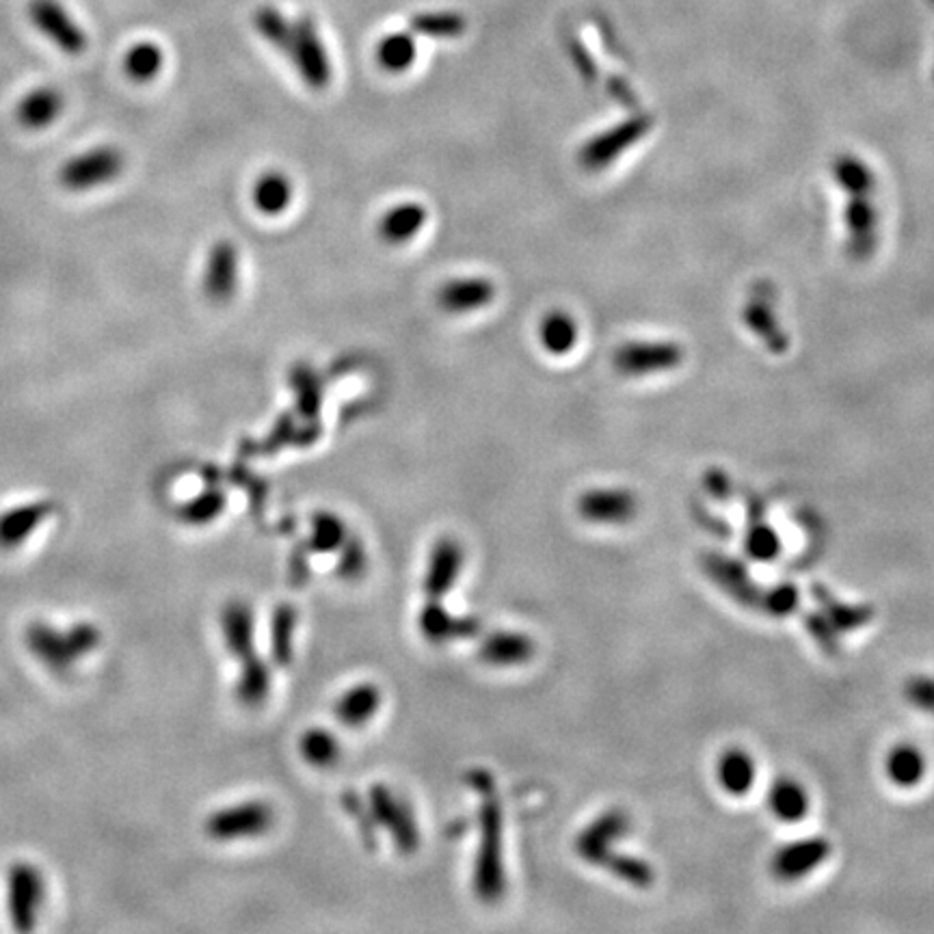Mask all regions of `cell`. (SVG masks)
<instances>
[{
  "mask_svg": "<svg viewBox=\"0 0 934 934\" xmlns=\"http://www.w3.org/2000/svg\"><path fill=\"white\" fill-rule=\"evenodd\" d=\"M420 632L428 643L443 645L448 641L468 638L478 634L481 623L474 616H457L430 599L420 612Z\"/></svg>",
  "mask_w": 934,
  "mask_h": 934,
  "instance_id": "cell-13",
  "label": "cell"
},
{
  "mask_svg": "<svg viewBox=\"0 0 934 934\" xmlns=\"http://www.w3.org/2000/svg\"><path fill=\"white\" fill-rule=\"evenodd\" d=\"M50 510L48 505H31L22 509L11 510L0 519V541L2 543H15L22 539L33 526L39 523V519Z\"/></svg>",
  "mask_w": 934,
  "mask_h": 934,
  "instance_id": "cell-31",
  "label": "cell"
},
{
  "mask_svg": "<svg viewBox=\"0 0 934 934\" xmlns=\"http://www.w3.org/2000/svg\"><path fill=\"white\" fill-rule=\"evenodd\" d=\"M578 334L580 332L576 319L563 310L550 312L539 327V341L552 355H567L569 350H574Z\"/></svg>",
  "mask_w": 934,
  "mask_h": 934,
  "instance_id": "cell-24",
  "label": "cell"
},
{
  "mask_svg": "<svg viewBox=\"0 0 934 934\" xmlns=\"http://www.w3.org/2000/svg\"><path fill=\"white\" fill-rule=\"evenodd\" d=\"M273 809L266 803H241L217 811L208 822L206 831L212 840L232 842L264 835L273 827Z\"/></svg>",
  "mask_w": 934,
  "mask_h": 934,
  "instance_id": "cell-5",
  "label": "cell"
},
{
  "mask_svg": "<svg viewBox=\"0 0 934 934\" xmlns=\"http://www.w3.org/2000/svg\"><path fill=\"white\" fill-rule=\"evenodd\" d=\"M348 530L338 515L316 512L312 519L310 545L314 552H336L346 543Z\"/></svg>",
  "mask_w": 934,
  "mask_h": 934,
  "instance_id": "cell-30",
  "label": "cell"
},
{
  "mask_svg": "<svg viewBox=\"0 0 934 934\" xmlns=\"http://www.w3.org/2000/svg\"><path fill=\"white\" fill-rule=\"evenodd\" d=\"M747 545H749L751 556H753V558H758V561H772V558L781 552V543H779V539H776V537H774V532H772V530H768L765 526L756 528V530L749 534Z\"/></svg>",
  "mask_w": 934,
  "mask_h": 934,
  "instance_id": "cell-34",
  "label": "cell"
},
{
  "mask_svg": "<svg viewBox=\"0 0 934 934\" xmlns=\"http://www.w3.org/2000/svg\"><path fill=\"white\" fill-rule=\"evenodd\" d=\"M301 756L308 764L330 768L341 760V742L327 729H310L301 738Z\"/></svg>",
  "mask_w": 934,
  "mask_h": 934,
  "instance_id": "cell-29",
  "label": "cell"
},
{
  "mask_svg": "<svg viewBox=\"0 0 934 934\" xmlns=\"http://www.w3.org/2000/svg\"><path fill=\"white\" fill-rule=\"evenodd\" d=\"M204 295L212 303H228L239 290V250L232 241H217L206 255Z\"/></svg>",
  "mask_w": 934,
  "mask_h": 934,
  "instance_id": "cell-8",
  "label": "cell"
},
{
  "mask_svg": "<svg viewBox=\"0 0 934 934\" xmlns=\"http://www.w3.org/2000/svg\"><path fill=\"white\" fill-rule=\"evenodd\" d=\"M418 57L414 33H390L374 46L377 66L388 74H405Z\"/></svg>",
  "mask_w": 934,
  "mask_h": 934,
  "instance_id": "cell-21",
  "label": "cell"
},
{
  "mask_svg": "<svg viewBox=\"0 0 934 934\" xmlns=\"http://www.w3.org/2000/svg\"><path fill=\"white\" fill-rule=\"evenodd\" d=\"M297 630V610L290 603H281L273 612V625H270V652L273 660L279 667H288L292 662V636Z\"/></svg>",
  "mask_w": 934,
  "mask_h": 934,
  "instance_id": "cell-28",
  "label": "cell"
},
{
  "mask_svg": "<svg viewBox=\"0 0 934 934\" xmlns=\"http://www.w3.org/2000/svg\"><path fill=\"white\" fill-rule=\"evenodd\" d=\"M342 547L344 550H342L338 574H341L342 578H348V580L359 578L364 574V569H366V552H364L361 543L355 541V539H350V541L346 539V543Z\"/></svg>",
  "mask_w": 934,
  "mask_h": 934,
  "instance_id": "cell-33",
  "label": "cell"
},
{
  "mask_svg": "<svg viewBox=\"0 0 934 934\" xmlns=\"http://www.w3.org/2000/svg\"><path fill=\"white\" fill-rule=\"evenodd\" d=\"M463 567V550L454 539H441L435 543L428 561L425 593L428 599H441L450 593Z\"/></svg>",
  "mask_w": 934,
  "mask_h": 934,
  "instance_id": "cell-12",
  "label": "cell"
},
{
  "mask_svg": "<svg viewBox=\"0 0 934 934\" xmlns=\"http://www.w3.org/2000/svg\"><path fill=\"white\" fill-rule=\"evenodd\" d=\"M223 509H226V496L219 489H206L204 494H199L197 498L188 500L180 509V517L186 523L204 526V523H210L212 519H217L223 512Z\"/></svg>",
  "mask_w": 934,
  "mask_h": 934,
  "instance_id": "cell-32",
  "label": "cell"
},
{
  "mask_svg": "<svg viewBox=\"0 0 934 934\" xmlns=\"http://www.w3.org/2000/svg\"><path fill=\"white\" fill-rule=\"evenodd\" d=\"M381 690L374 683H359L346 690L336 703V716L342 725L346 727H361L366 725L381 705Z\"/></svg>",
  "mask_w": 934,
  "mask_h": 934,
  "instance_id": "cell-20",
  "label": "cell"
},
{
  "mask_svg": "<svg viewBox=\"0 0 934 934\" xmlns=\"http://www.w3.org/2000/svg\"><path fill=\"white\" fill-rule=\"evenodd\" d=\"M64 111V95L55 87H39L26 93L18 104V122L28 130H42L55 124Z\"/></svg>",
  "mask_w": 934,
  "mask_h": 934,
  "instance_id": "cell-17",
  "label": "cell"
},
{
  "mask_svg": "<svg viewBox=\"0 0 934 934\" xmlns=\"http://www.w3.org/2000/svg\"><path fill=\"white\" fill-rule=\"evenodd\" d=\"M578 510L587 521L614 526L634 517L636 500L625 489H595L580 498Z\"/></svg>",
  "mask_w": 934,
  "mask_h": 934,
  "instance_id": "cell-14",
  "label": "cell"
},
{
  "mask_svg": "<svg viewBox=\"0 0 934 934\" xmlns=\"http://www.w3.org/2000/svg\"><path fill=\"white\" fill-rule=\"evenodd\" d=\"M623 829H625V818L621 814L610 811L601 816L578 838V852L583 854V858L601 865L608 856L610 844L621 835Z\"/></svg>",
  "mask_w": 934,
  "mask_h": 934,
  "instance_id": "cell-22",
  "label": "cell"
},
{
  "mask_svg": "<svg viewBox=\"0 0 934 934\" xmlns=\"http://www.w3.org/2000/svg\"><path fill=\"white\" fill-rule=\"evenodd\" d=\"M414 33L430 39H457L465 33L468 20L457 11H426L410 20Z\"/></svg>",
  "mask_w": 934,
  "mask_h": 934,
  "instance_id": "cell-26",
  "label": "cell"
},
{
  "mask_svg": "<svg viewBox=\"0 0 934 934\" xmlns=\"http://www.w3.org/2000/svg\"><path fill=\"white\" fill-rule=\"evenodd\" d=\"M295 390H297V394H299V407H301V412H305L308 416H314L316 414V410H319V405H321V392H319V385H316V381L310 377V372L305 374V377H301V370H297L295 372Z\"/></svg>",
  "mask_w": 934,
  "mask_h": 934,
  "instance_id": "cell-35",
  "label": "cell"
},
{
  "mask_svg": "<svg viewBox=\"0 0 934 934\" xmlns=\"http://www.w3.org/2000/svg\"><path fill=\"white\" fill-rule=\"evenodd\" d=\"M470 783L483 798L481 805V846L474 869V891L483 902H498L507 889L505 876V816L496 796V785L489 772L474 770Z\"/></svg>",
  "mask_w": 934,
  "mask_h": 934,
  "instance_id": "cell-2",
  "label": "cell"
},
{
  "mask_svg": "<svg viewBox=\"0 0 934 934\" xmlns=\"http://www.w3.org/2000/svg\"><path fill=\"white\" fill-rule=\"evenodd\" d=\"M532 638L519 632H494L478 647V658L492 667L526 665L532 660Z\"/></svg>",
  "mask_w": 934,
  "mask_h": 934,
  "instance_id": "cell-15",
  "label": "cell"
},
{
  "mask_svg": "<svg viewBox=\"0 0 934 934\" xmlns=\"http://www.w3.org/2000/svg\"><path fill=\"white\" fill-rule=\"evenodd\" d=\"M11 911H13V920L15 924L22 929V920H28L31 926V915L33 909H37L39 904V876L37 872H33L31 867H15L11 874Z\"/></svg>",
  "mask_w": 934,
  "mask_h": 934,
  "instance_id": "cell-25",
  "label": "cell"
},
{
  "mask_svg": "<svg viewBox=\"0 0 934 934\" xmlns=\"http://www.w3.org/2000/svg\"><path fill=\"white\" fill-rule=\"evenodd\" d=\"M809 794L805 789L803 783H798L796 779H779L772 783L770 792H768V807L772 811V816L781 822L794 825L805 820L807 811H809Z\"/></svg>",
  "mask_w": 934,
  "mask_h": 934,
  "instance_id": "cell-19",
  "label": "cell"
},
{
  "mask_svg": "<svg viewBox=\"0 0 934 934\" xmlns=\"http://www.w3.org/2000/svg\"><path fill=\"white\" fill-rule=\"evenodd\" d=\"M223 634L226 645L232 656L241 662L243 673L239 680V699L245 705H260L268 696L270 690V673L266 662L255 654L254 649V616L247 603L232 601L223 610Z\"/></svg>",
  "mask_w": 934,
  "mask_h": 934,
  "instance_id": "cell-3",
  "label": "cell"
},
{
  "mask_svg": "<svg viewBox=\"0 0 934 934\" xmlns=\"http://www.w3.org/2000/svg\"><path fill=\"white\" fill-rule=\"evenodd\" d=\"M124 165L126 159L117 148L100 146L68 161L59 171V180L66 188L81 193L115 180L124 171Z\"/></svg>",
  "mask_w": 934,
  "mask_h": 934,
  "instance_id": "cell-4",
  "label": "cell"
},
{
  "mask_svg": "<svg viewBox=\"0 0 934 934\" xmlns=\"http://www.w3.org/2000/svg\"><path fill=\"white\" fill-rule=\"evenodd\" d=\"M756 776L758 765L747 749L734 747L720 753L716 764V781L725 794L740 798L742 794L751 792V787L756 785Z\"/></svg>",
  "mask_w": 934,
  "mask_h": 934,
  "instance_id": "cell-16",
  "label": "cell"
},
{
  "mask_svg": "<svg viewBox=\"0 0 934 934\" xmlns=\"http://www.w3.org/2000/svg\"><path fill=\"white\" fill-rule=\"evenodd\" d=\"M163 64H165L163 48L154 42H139V44L130 46V50L126 53V59H124L126 74L137 83L154 81L161 74Z\"/></svg>",
  "mask_w": 934,
  "mask_h": 934,
  "instance_id": "cell-27",
  "label": "cell"
},
{
  "mask_svg": "<svg viewBox=\"0 0 934 934\" xmlns=\"http://www.w3.org/2000/svg\"><path fill=\"white\" fill-rule=\"evenodd\" d=\"M428 221V210L420 201H401L383 212L377 232L385 245L401 247L412 243Z\"/></svg>",
  "mask_w": 934,
  "mask_h": 934,
  "instance_id": "cell-11",
  "label": "cell"
},
{
  "mask_svg": "<svg viewBox=\"0 0 934 934\" xmlns=\"http://www.w3.org/2000/svg\"><path fill=\"white\" fill-rule=\"evenodd\" d=\"M28 18L66 55H83L87 48L85 33L57 0H31Z\"/></svg>",
  "mask_w": 934,
  "mask_h": 934,
  "instance_id": "cell-6",
  "label": "cell"
},
{
  "mask_svg": "<svg viewBox=\"0 0 934 934\" xmlns=\"http://www.w3.org/2000/svg\"><path fill=\"white\" fill-rule=\"evenodd\" d=\"M370 811L377 818L381 827L388 829L394 844L401 852L412 854L420 844L418 825L412 818V811L405 807L403 800H399L388 787L374 785L370 789Z\"/></svg>",
  "mask_w": 934,
  "mask_h": 934,
  "instance_id": "cell-7",
  "label": "cell"
},
{
  "mask_svg": "<svg viewBox=\"0 0 934 934\" xmlns=\"http://www.w3.org/2000/svg\"><path fill=\"white\" fill-rule=\"evenodd\" d=\"M887 779L902 789H911L922 783L926 774V758L913 745H898L889 751L885 762Z\"/></svg>",
  "mask_w": 934,
  "mask_h": 934,
  "instance_id": "cell-23",
  "label": "cell"
},
{
  "mask_svg": "<svg viewBox=\"0 0 934 934\" xmlns=\"http://www.w3.org/2000/svg\"><path fill=\"white\" fill-rule=\"evenodd\" d=\"M829 854L831 846L822 838L798 840L774 852L772 872L781 880H798L822 865Z\"/></svg>",
  "mask_w": 934,
  "mask_h": 934,
  "instance_id": "cell-10",
  "label": "cell"
},
{
  "mask_svg": "<svg viewBox=\"0 0 934 934\" xmlns=\"http://www.w3.org/2000/svg\"><path fill=\"white\" fill-rule=\"evenodd\" d=\"M496 299V284L487 277H461L450 279L439 288L437 303L441 310L454 316L474 314L487 305H492Z\"/></svg>",
  "mask_w": 934,
  "mask_h": 934,
  "instance_id": "cell-9",
  "label": "cell"
},
{
  "mask_svg": "<svg viewBox=\"0 0 934 934\" xmlns=\"http://www.w3.org/2000/svg\"><path fill=\"white\" fill-rule=\"evenodd\" d=\"M254 28L268 46L279 50L292 64L305 85L314 91L330 87L334 66L312 15L290 20L279 9L264 4L255 9Z\"/></svg>",
  "mask_w": 934,
  "mask_h": 934,
  "instance_id": "cell-1",
  "label": "cell"
},
{
  "mask_svg": "<svg viewBox=\"0 0 934 934\" xmlns=\"http://www.w3.org/2000/svg\"><path fill=\"white\" fill-rule=\"evenodd\" d=\"M295 199V188L284 171H264L252 186L254 208L264 217H279Z\"/></svg>",
  "mask_w": 934,
  "mask_h": 934,
  "instance_id": "cell-18",
  "label": "cell"
}]
</instances>
